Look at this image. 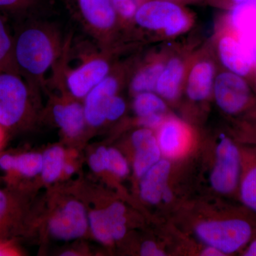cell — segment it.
Here are the masks:
<instances>
[{
    "label": "cell",
    "instance_id": "cell-24",
    "mask_svg": "<svg viewBox=\"0 0 256 256\" xmlns=\"http://www.w3.org/2000/svg\"><path fill=\"white\" fill-rule=\"evenodd\" d=\"M64 165V152L60 146H54L46 151L43 156L42 178L46 182H52L58 178Z\"/></svg>",
    "mask_w": 256,
    "mask_h": 256
},
{
    "label": "cell",
    "instance_id": "cell-33",
    "mask_svg": "<svg viewBox=\"0 0 256 256\" xmlns=\"http://www.w3.org/2000/svg\"><path fill=\"white\" fill-rule=\"evenodd\" d=\"M140 254L143 256H163L165 255L162 250H160L156 244L152 242H146L141 247Z\"/></svg>",
    "mask_w": 256,
    "mask_h": 256
},
{
    "label": "cell",
    "instance_id": "cell-31",
    "mask_svg": "<svg viewBox=\"0 0 256 256\" xmlns=\"http://www.w3.org/2000/svg\"><path fill=\"white\" fill-rule=\"evenodd\" d=\"M238 36L246 54L252 62L254 68H256V34H238Z\"/></svg>",
    "mask_w": 256,
    "mask_h": 256
},
{
    "label": "cell",
    "instance_id": "cell-1",
    "mask_svg": "<svg viewBox=\"0 0 256 256\" xmlns=\"http://www.w3.org/2000/svg\"><path fill=\"white\" fill-rule=\"evenodd\" d=\"M13 40L18 75L33 90L44 86L46 74L63 54L66 40L55 25L34 22L20 26Z\"/></svg>",
    "mask_w": 256,
    "mask_h": 256
},
{
    "label": "cell",
    "instance_id": "cell-18",
    "mask_svg": "<svg viewBox=\"0 0 256 256\" xmlns=\"http://www.w3.org/2000/svg\"><path fill=\"white\" fill-rule=\"evenodd\" d=\"M158 141L163 154L170 158L178 156L186 142V134L182 124L175 120L166 121L162 126Z\"/></svg>",
    "mask_w": 256,
    "mask_h": 256
},
{
    "label": "cell",
    "instance_id": "cell-16",
    "mask_svg": "<svg viewBox=\"0 0 256 256\" xmlns=\"http://www.w3.org/2000/svg\"><path fill=\"white\" fill-rule=\"evenodd\" d=\"M43 156L38 153H24L0 156V169L11 174L32 178L42 172Z\"/></svg>",
    "mask_w": 256,
    "mask_h": 256
},
{
    "label": "cell",
    "instance_id": "cell-20",
    "mask_svg": "<svg viewBox=\"0 0 256 256\" xmlns=\"http://www.w3.org/2000/svg\"><path fill=\"white\" fill-rule=\"evenodd\" d=\"M242 151V150H240ZM242 154L247 156L248 164L239 184V196L244 204L256 214V154Z\"/></svg>",
    "mask_w": 256,
    "mask_h": 256
},
{
    "label": "cell",
    "instance_id": "cell-38",
    "mask_svg": "<svg viewBox=\"0 0 256 256\" xmlns=\"http://www.w3.org/2000/svg\"><path fill=\"white\" fill-rule=\"evenodd\" d=\"M172 198V193L171 190L166 185L162 193V200L165 202H170Z\"/></svg>",
    "mask_w": 256,
    "mask_h": 256
},
{
    "label": "cell",
    "instance_id": "cell-37",
    "mask_svg": "<svg viewBox=\"0 0 256 256\" xmlns=\"http://www.w3.org/2000/svg\"><path fill=\"white\" fill-rule=\"evenodd\" d=\"M202 256H224V254L218 250V249L216 248L213 246H210L205 249L203 252H202Z\"/></svg>",
    "mask_w": 256,
    "mask_h": 256
},
{
    "label": "cell",
    "instance_id": "cell-27",
    "mask_svg": "<svg viewBox=\"0 0 256 256\" xmlns=\"http://www.w3.org/2000/svg\"><path fill=\"white\" fill-rule=\"evenodd\" d=\"M118 18L124 21L134 20L138 8L136 0H112Z\"/></svg>",
    "mask_w": 256,
    "mask_h": 256
},
{
    "label": "cell",
    "instance_id": "cell-7",
    "mask_svg": "<svg viewBox=\"0 0 256 256\" xmlns=\"http://www.w3.org/2000/svg\"><path fill=\"white\" fill-rule=\"evenodd\" d=\"M214 94L217 104L226 114L238 116L256 108L245 78L228 70L218 74L216 78Z\"/></svg>",
    "mask_w": 256,
    "mask_h": 256
},
{
    "label": "cell",
    "instance_id": "cell-14",
    "mask_svg": "<svg viewBox=\"0 0 256 256\" xmlns=\"http://www.w3.org/2000/svg\"><path fill=\"white\" fill-rule=\"evenodd\" d=\"M55 122L63 132L70 138L82 133L86 124L84 106L77 101H60L53 107Z\"/></svg>",
    "mask_w": 256,
    "mask_h": 256
},
{
    "label": "cell",
    "instance_id": "cell-30",
    "mask_svg": "<svg viewBox=\"0 0 256 256\" xmlns=\"http://www.w3.org/2000/svg\"><path fill=\"white\" fill-rule=\"evenodd\" d=\"M126 102L122 98L116 95L109 101L106 112V120L114 121L120 118L126 111Z\"/></svg>",
    "mask_w": 256,
    "mask_h": 256
},
{
    "label": "cell",
    "instance_id": "cell-28",
    "mask_svg": "<svg viewBox=\"0 0 256 256\" xmlns=\"http://www.w3.org/2000/svg\"><path fill=\"white\" fill-rule=\"evenodd\" d=\"M13 201L9 194L0 190V235L8 226V222H11L9 217L12 213Z\"/></svg>",
    "mask_w": 256,
    "mask_h": 256
},
{
    "label": "cell",
    "instance_id": "cell-3",
    "mask_svg": "<svg viewBox=\"0 0 256 256\" xmlns=\"http://www.w3.org/2000/svg\"><path fill=\"white\" fill-rule=\"evenodd\" d=\"M72 14L102 50H110L118 18L112 0H70Z\"/></svg>",
    "mask_w": 256,
    "mask_h": 256
},
{
    "label": "cell",
    "instance_id": "cell-22",
    "mask_svg": "<svg viewBox=\"0 0 256 256\" xmlns=\"http://www.w3.org/2000/svg\"><path fill=\"white\" fill-rule=\"evenodd\" d=\"M163 68L164 66L162 64H154L146 66L138 70L131 79L130 88L132 92L138 94L154 90Z\"/></svg>",
    "mask_w": 256,
    "mask_h": 256
},
{
    "label": "cell",
    "instance_id": "cell-17",
    "mask_svg": "<svg viewBox=\"0 0 256 256\" xmlns=\"http://www.w3.org/2000/svg\"><path fill=\"white\" fill-rule=\"evenodd\" d=\"M214 68L208 62H201L192 68L188 76L186 92L192 100L206 99L213 86Z\"/></svg>",
    "mask_w": 256,
    "mask_h": 256
},
{
    "label": "cell",
    "instance_id": "cell-10",
    "mask_svg": "<svg viewBox=\"0 0 256 256\" xmlns=\"http://www.w3.org/2000/svg\"><path fill=\"white\" fill-rule=\"evenodd\" d=\"M124 213L126 208L118 202L106 210L92 212L90 227L96 238L104 244L122 238L126 233Z\"/></svg>",
    "mask_w": 256,
    "mask_h": 256
},
{
    "label": "cell",
    "instance_id": "cell-25",
    "mask_svg": "<svg viewBox=\"0 0 256 256\" xmlns=\"http://www.w3.org/2000/svg\"><path fill=\"white\" fill-rule=\"evenodd\" d=\"M133 107L134 112L140 118L162 114L166 110L164 101L152 92L138 94L133 102Z\"/></svg>",
    "mask_w": 256,
    "mask_h": 256
},
{
    "label": "cell",
    "instance_id": "cell-15",
    "mask_svg": "<svg viewBox=\"0 0 256 256\" xmlns=\"http://www.w3.org/2000/svg\"><path fill=\"white\" fill-rule=\"evenodd\" d=\"M170 163L166 160H160L142 176L140 184L141 197L150 204L158 203L169 176Z\"/></svg>",
    "mask_w": 256,
    "mask_h": 256
},
{
    "label": "cell",
    "instance_id": "cell-26",
    "mask_svg": "<svg viewBox=\"0 0 256 256\" xmlns=\"http://www.w3.org/2000/svg\"><path fill=\"white\" fill-rule=\"evenodd\" d=\"M106 170H110L119 176H124L128 173V165L124 156L117 150H108Z\"/></svg>",
    "mask_w": 256,
    "mask_h": 256
},
{
    "label": "cell",
    "instance_id": "cell-39",
    "mask_svg": "<svg viewBox=\"0 0 256 256\" xmlns=\"http://www.w3.org/2000/svg\"><path fill=\"white\" fill-rule=\"evenodd\" d=\"M232 8L235 5L240 4H256V0H228Z\"/></svg>",
    "mask_w": 256,
    "mask_h": 256
},
{
    "label": "cell",
    "instance_id": "cell-19",
    "mask_svg": "<svg viewBox=\"0 0 256 256\" xmlns=\"http://www.w3.org/2000/svg\"><path fill=\"white\" fill-rule=\"evenodd\" d=\"M184 66L181 60L174 58L162 70L156 85V90L162 97L172 100L178 96L182 80Z\"/></svg>",
    "mask_w": 256,
    "mask_h": 256
},
{
    "label": "cell",
    "instance_id": "cell-8",
    "mask_svg": "<svg viewBox=\"0 0 256 256\" xmlns=\"http://www.w3.org/2000/svg\"><path fill=\"white\" fill-rule=\"evenodd\" d=\"M242 172V152L230 138H222L217 146L216 163L210 176L212 186L220 193H233L239 186Z\"/></svg>",
    "mask_w": 256,
    "mask_h": 256
},
{
    "label": "cell",
    "instance_id": "cell-42",
    "mask_svg": "<svg viewBox=\"0 0 256 256\" xmlns=\"http://www.w3.org/2000/svg\"><path fill=\"white\" fill-rule=\"evenodd\" d=\"M62 256H76V254H74V252H64L63 254H62Z\"/></svg>",
    "mask_w": 256,
    "mask_h": 256
},
{
    "label": "cell",
    "instance_id": "cell-9",
    "mask_svg": "<svg viewBox=\"0 0 256 256\" xmlns=\"http://www.w3.org/2000/svg\"><path fill=\"white\" fill-rule=\"evenodd\" d=\"M122 82V74L112 69L110 74L84 98V114L87 124L96 128L106 122L109 101L117 95Z\"/></svg>",
    "mask_w": 256,
    "mask_h": 256
},
{
    "label": "cell",
    "instance_id": "cell-23",
    "mask_svg": "<svg viewBox=\"0 0 256 256\" xmlns=\"http://www.w3.org/2000/svg\"><path fill=\"white\" fill-rule=\"evenodd\" d=\"M0 72L18 74L14 57V40L0 16Z\"/></svg>",
    "mask_w": 256,
    "mask_h": 256
},
{
    "label": "cell",
    "instance_id": "cell-32",
    "mask_svg": "<svg viewBox=\"0 0 256 256\" xmlns=\"http://www.w3.org/2000/svg\"><path fill=\"white\" fill-rule=\"evenodd\" d=\"M108 150L104 146L99 148L89 159L90 168L96 172H100L106 170Z\"/></svg>",
    "mask_w": 256,
    "mask_h": 256
},
{
    "label": "cell",
    "instance_id": "cell-43",
    "mask_svg": "<svg viewBox=\"0 0 256 256\" xmlns=\"http://www.w3.org/2000/svg\"></svg>",
    "mask_w": 256,
    "mask_h": 256
},
{
    "label": "cell",
    "instance_id": "cell-21",
    "mask_svg": "<svg viewBox=\"0 0 256 256\" xmlns=\"http://www.w3.org/2000/svg\"><path fill=\"white\" fill-rule=\"evenodd\" d=\"M230 22L238 34H256V4H240L232 6Z\"/></svg>",
    "mask_w": 256,
    "mask_h": 256
},
{
    "label": "cell",
    "instance_id": "cell-5",
    "mask_svg": "<svg viewBox=\"0 0 256 256\" xmlns=\"http://www.w3.org/2000/svg\"><path fill=\"white\" fill-rule=\"evenodd\" d=\"M32 92L21 76L0 72V126L5 130L18 128L28 118Z\"/></svg>",
    "mask_w": 256,
    "mask_h": 256
},
{
    "label": "cell",
    "instance_id": "cell-40",
    "mask_svg": "<svg viewBox=\"0 0 256 256\" xmlns=\"http://www.w3.org/2000/svg\"><path fill=\"white\" fill-rule=\"evenodd\" d=\"M5 131L6 130H5L4 128L0 126V148H1L3 143H4L5 139Z\"/></svg>",
    "mask_w": 256,
    "mask_h": 256
},
{
    "label": "cell",
    "instance_id": "cell-35",
    "mask_svg": "<svg viewBox=\"0 0 256 256\" xmlns=\"http://www.w3.org/2000/svg\"><path fill=\"white\" fill-rule=\"evenodd\" d=\"M16 254V250L12 246L10 242L0 240V256L14 255Z\"/></svg>",
    "mask_w": 256,
    "mask_h": 256
},
{
    "label": "cell",
    "instance_id": "cell-12",
    "mask_svg": "<svg viewBox=\"0 0 256 256\" xmlns=\"http://www.w3.org/2000/svg\"><path fill=\"white\" fill-rule=\"evenodd\" d=\"M136 148L134 169L136 174L141 178L150 168L160 161L161 150L158 140L149 128L138 130L132 136Z\"/></svg>",
    "mask_w": 256,
    "mask_h": 256
},
{
    "label": "cell",
    "instance_id": "cell-36",
    "mask_svg": "<svg viewBox=\"0 0 256 256\" xmlns=\"http://www.w3.org/2000/svg\"><path fill=\"white\" fill-rule=\"evenodd\" d=\"M242 256H256V237L255 238H252L244 248Z\"/></svg>",
    "mask_w": 256,
    "mask_h": 256
},
{
    "label": "cell",
    "instance_id": "cell-41",
    "mask_svg": "<svg viewBox=\"0 0 256 256\" xmlns=\"http://www.w3.org/2000/svg\"><path fill=\"white\" fill-rule=\"evenodd\" d=\"M64 170H65L66 173L67 174H72L74 172V166L70 164H66L64 166Z\"/></svg>",
    "mask_w": 256,
    "mask_h": 256
},
{
    "label": "cell",
    "instance_id": "cell-13",
    "mask_svg": "<svg viewBox=\"0 0 256 256\" xmlns=\"http://www.w3.org/2000/svg\"><path fill=\"white\" fill-rule=\"evenodd\" d=\"M218 54L222 64L228 72L246 78L254 69L238 36L226 35L222 37L218 43Z\"/></svg>",
    "mask_w": 256,
    "mask_h": 256
},
{
    "label": "cell",
    "instance_id": "cell-4",
    "mask_svg": "<svg viewBox=\"0 0 256 256\" xmlns=\"http://www.w3.org/2000/svg\"><path fill=\"white\" fill-rule=\"evenodd\" d=\"M196 232L202 240L225 254L245 248L254 236V224L242 216L218 222H204Z\"/></svg>",
    "mask_w": 256,
    "mask_h": 256
},
{
    "label": "cell",
    "instance_id": "cell-2",
    "mask_svg": "<svg viewBox=\"0 0 256 256\" xmlns=\"http://www.w3.org/2000/svg\"><path fill=\"white\" fill-rule=\"evenodd\" d=\"M70 41V38H67L63 54L52 68L54 70V82L62 84L74 98L82 99L112 70L108 55L110 50L100 48L99 52L96 50L82 52L78 65L70 68L66 64Z\"/></svg>",
    "mask_w": 256,
    "mask_h": 256
},
{
    "label": "cell",
    "instance_id": "cell-6",
    "mask_svg": "<svg viewBox=\"0 0 256 256\" xmlns=\"http://www.w3.org/2000/svg\"><path fill=\"white\" fill-rule=\"evenodd\" d=\"M133 21L146 30H164L169 36L178 34L188 25L183 10L168 0H151L140 5Z\"/></svg>",
    "mask_w": 256,
    "mask_h": 256
},
{
    "label": "cell",
    "instance_id": "cell-29",
    "mask_svg": "<svg viewBox=\"0 0 256 256\" xmlns=\"http://www.w3.org/2000/svg\"><path fill=\"white\" fill-rule=\"evenodd\" d=\"M36 0H0V11L20 13L30 10Z\"/></svg>",
    "mask_w": 256,
    "mask_h": 256
},
{
    "label": "cell",
    "instance_id": "cell-11",
    "mask_svg": "<svg viewBox=\"0 0 256 256\" xmlns=\"http://www.w3.org/2000/svg\"><path fill=\"white\" fill-rule=\"evenodd\" d=\"M86 228L85 208L75 201L67 204L50 223V234L62 240L79 238L85 234Z\"/></svg>",
    "mask_w": 256,
    "mask_h": 256
},
{
    "label": "cell",
    "instance_id": "cell-34",
    "mask_svg": "<svg viewBox=\"0 0 256 256\" xmlns=\"http://www.w3.org/2000/svg\"><path fill=\"white\" fill-rule=\"evenodd\" d=\"M162 122V114H152L146 117L140 118L139 122L141 126L146 128L158 127Z\"/></svg>",
    "mask_w": 256,
    "mask_h": 256
}]
</instances>
